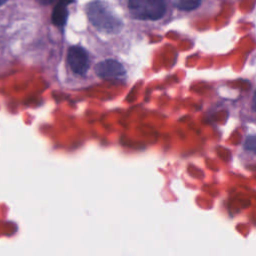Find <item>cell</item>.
I'll return each instance as SVG.
<instances>
[{"label":"cell","mask_w":256,"mask_h":256,"mask_svg":"<svg viewBox=\"0 0 256 256\" xmlns=\"http://www.w3.org/2000/svg\"><path fill=\"white\" fill-rule=\"evenodd\" d=\"M87 14L91 23L102 31L115 33L122 26L121 21L101 1L91 2L87 7Z\"/></svg>","instance_id":"obj_1"},{"label":"cell","mask_w":256,"mask_h":256,"mask_svg":"<svg viewBox=\"0 0 256 256\" xmlns=\"http://www.w3.org/2000/svg\"><path fill=\"white\" fill-rule=\"evenodd\" d=\"M131 14L142 20H157L165 13L163 0H129Z\"/></svg>","instance_id":"obj_2"},{"label":"cell","mask_w":256,"mask_h":256,"mask_svg":"<svg viewBox=\"0 0 256 256\" xmlns=\"http://www.w3.org/2000/svg\"><path fill=\"white\" fill-rule=\"evenodd\" d=\"M67 61L71 70L79 75H83L89 68V58L86 50L80 46H72L68 50Z\"/></svg>","instance_id":"obj_3"},{"label":"cell","mask_w":256,"mask_h":256,"mask_svg":"<svg viewBox=\"0 0 256 256\" xmlns=\"http://www.w3.org/2000/svg\"><path fill=\"white\" fill-rule=\"evenodd\" d=\"M95 72L102 78H118L125 74V68L117 60L106 59L95 66Z\"/></svg>","instance_id":"obj_4"},{"label":"cell","mask_w":256,"mask_h":256,"mask_svg":"<svg viewBox=\"0 0 256 256\" xmlns=\"http://www.w3.org/2000/svg\"><path fill=\"white\" fill-rule=\"evenodd\" d=\"M70 2V0H61L56 7L54 8L53 14H52V21L57 26H62L65 24L68 12H67V4Z\"/></svg>","instance_id":"obj_5"},{"label":"cell","mask_w":256,"mask_h":256,"mask_svg":"<svg viewBox=\"0 0 256 256\" xmlns=\"http://www.w3.org/2000/svg\"><path fill=\"white\" fill-rule=\"evenodd\" d=\"M175 5L182 10H193L199 6L200 0H174Z\"/></svg>","instance_id":"obj_6"},{"label":"cell","mask_w":256,"mask_h":256,"mask_svg":"<svg viewBox=\"0 0 256 256\" xmlns=\"http://www.w3.org/2000/svg\"><path fill=\"white\" fill-rule=\"evenodd\" d=\"M252 106H253V109L256 110V92L254 93V96H253V100H252Z\"/></svg>","instance_id":"obj_7"},{"label":"cell","mask_w":256,"mask_h":256,"mask_svg":"<svg viewBox=\"0 0 256 256\" xmlns=\"http://www.w3.org/2000/svg\"><path fill=\"white\" fill-rule=\"evenodd\" d=\"M41 4H44V5H47V4H50L52 3L54 0H38Z\"/></svg>","instance_id":"obj_8"},{"label":"cell","mask_w":256,"mask_h":256,"mask_svg":"<svg viewBox=\"0 0 256 256\" xmlns=\"http://www.w3.org/2000/svg\"><path fill=\"white\" fill-rule=\"evenodd\" d=\"M6 1H7V0H0V6H1L2 4H4Z\"/></svg>","instance_id":"obj_9"}]
</instances>
